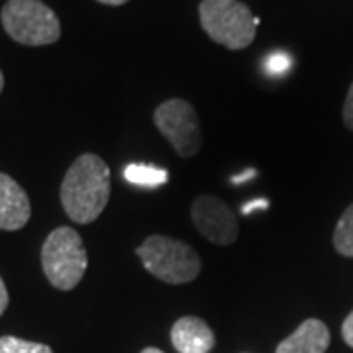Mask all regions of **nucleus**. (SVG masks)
<instances>
[{
  "instance_id": "14",
  "label": "nucleus",
  "mask_w": 353,
  "mask_h": 353,
  "mask_svg": "<svg viewBox=\"0 0 353 353\" xmlns=\"http://www.w3.org/2000/svg\"><path fill=\"white\" fill-rule=\"evenodd\" d=\"M290 63H292V61H290L289 53H285V51H275V53H271V55L265 59V71H267L269 75L281 77L289 71Z\"/></svg>"
},
{
  "instance_id": "4",
  "label": "nucleus",
  "mask_w": 353,
  "mask_h": 353,
  "mask_svg": "<svg viewBox=\"0 0 353 353\" xmlns=\"http://www.w3.org/2000/svg\"><path fill=\"white\" fill-rule=\"evenodd\" d=\"M199 14L202 30L228 50H245L255 39L259 20L240 0H202Z\"/></svg>"
},
{
  "instance_id": "15",
  "label": "nucleus",
  "mask_w": 353,
  "mask_h": 353,
  "mask_svg": "<svg viewBox=\"0 0 353 353\" xmlns=\"http://www.w3.org/2000/svg\"><path fill=\"white\" fill-rule=\"evenodd\" d=\"M343 122L350 130H353V83L350 87V92H347L345 104H343Z\"/></svg>"
},
{
  "instance_id": "21",
  "label": "nucleus",
  "mask_w": 353,
  "mask_h": 353,
  "mask_svg": "<svg viewBox=\"0 0 353 353\" xmlns=\"http://www.w3.org/2000/svg\"><path fill=\"white\" fill-rule=\"evenodd\" d=\"M141 353H163V352H161V350H157V347H145Z\"/></svg>"
},
{
  "instance_id": "20",
  "label": "nucleus",
  "mask_w": 353,
  "mask_h": 353,
  "mask_svg": "<svg viewBox=\"0 0 353 353\" xmlns=\"http://www.w3.org/2000/svg\"><path fill=\"white\" fill-rule=\"evenodd\" d=\"M252 175H253V171H245V173H243V175H241V176H234L232 181H234V183H241V181L250 179V176H252Z\"/></svg>"
},
{
  "instance_id": "5",
  "label": "nucleus",
  "mask_w": 353,
  "mask_h": 353,
  "mask_svg": "<svg viewBox=\"0 0 353 353\" xmlns=\"http://www.w3.org/2000/svg\"><path fill=\"white\" fill-rule=\"evenodd\" d=\"M0 18L6 34L22 46H50L61 36L57 16L41 0H8Z\"/></svg>"
},
{
  "instance_id": "18",
  "label": "nucleus",
  "mask_w": 353,
  "mask_h": 353,
  "mask_svg": "<svg viewBox=\"0 0 353 353\" xmlns=\"http://www.w3.org/2000/svg\"><path fill=\"white\" fill-rule=\"evenodd\" d=\"M255 208H267V201H263V199H259V201H253V202H248L243 208H241V212L243 214H250V212H253Z\"/></svg>"
},
{
  "instance_id": "8",
  "label": "nucleus",
  "mask_w": 353,
  "mask_h": 353,
  "mask_svg": "<svg viewBox=\"0 0 353 353\" xmlns=\"http://www.w3.org/2000/svg\"><path fill=\"white\" fill-rule=\"evenodd\" d=\"M32 214L26 190L10 175L0 173V230L14 232L28 224Z\"/></svg>"
},
{
  "instance_id": "10",
  "label": "nucleus",
  "mask_w": 353,
  "mask_h": 353,
  "mask_svg": "<svg viewBox=\"0 0 353 353\" xmlns=\"http://www.w3.org/2000/svg\"><path fill=\"white\" fill-rule=\"evenodd\" d=\"M330 345V330L322 320L308 318L299 328L281 341L277 353H326Z\"/></svg>"
},
{
  "instance_id": "11",
  "label": "nucleus",
  "mask_w": 353,
  "mask_h": 353,
  "mask_svg": "<svg viewBox=\"0 0 353 353\" xmlns=\"http://www.w3.org/2000/svg\"><path fill=\"white\" fill-rule=\"evenodd\" d=\"M124 179L128 183L136 185V187H145V189H153V187H159L165 185L169 181L167 171L161 167H155V165H145V163H130L124 169Z\"/></svg>"
},
{
  "instance_id": "13",
  "label": "nucleus",
  "mask_w": 353,
  "mask_h": 353,
  "mask_svg": "<svg viewBox=\"0 0 353 353\" xmlns=\"http://www.w3.org/2000/svg\"><path fill=\"white\" fill-rule=\"evenodd\" d=\"M0 353H53L50 345L36 343V341H26L14 336L0 338Z\"/></svg>"
},
{
  "instance_id": "17",
  "label": "nucleus",
  "mask_w": 353,
  "mask_h": 353,
  "mask_svg": "<svg viewBox=\"0 0 353 353\" xmlns=\"http://www.w3.org/2000/svg\"><path fill=\"white\" fill-rule=\"evenodd\" d=\"M8 290H6V285H4V281L0 277V316L4 314V310L8 308Z\"/></svg>"
},
{
  "instance_id": "1",
  "label": "nucleus",
  "mask_w": 353,
  "mask_h": 353,
  "mask_svg": "<svg viewBox=\"0 0 353 353\" xmlns=\"http://www.w3.org/2000/svg\"><path fill=\"white\" fill-rule=\"evenodd\" d=\"M110 199V169L94 153H85L69 167L61 183V204L77 224L94 222Z\"/></svg>"
},
{
  "instance_id": "3",
  "label": "nucleus",
  "mask_w": 353,
  "mask_h": 353,
  "mask_svg": "<svg viewBox=\"0 0 353 353\" xmlns=\"http://www.w3.org/2000/svg\"><path fill=\"white\" fill-rule=\"evenodd\" d=\"M41 267L55 289L71 290L83 281L88 255L83 238L73 228H57L46 238L41 248Z\"/></svg>"
},
{
  "instance_id": "9",
  "label": "nucleus",
  "mask_w": 353,
  "mask_h": 353,
  "mask_svg": "<svg viewBox=\"0 0 353 353\" xmlns=\"http://www.w3.org/2000/svg\"><path fill=\"white\" fill-rule=\"evenodd\" d=\"M171 341L179 353H208L214 347V334L196 316L179 318L171 330Z\"/></svg>"
},
{
  "instance_id": "19",
  "label": "nucleus",
  "mask_w": 353,
  "mask_h": 353,
  "mask_svg": "<svg viewBox=\"0 0 353 353\" xmlns=\"http://www.w3.org/2000/svg\"><path fill=\"white\" fill-rule=\"evenodd\" d=\"M97 2H101V4H108V6H122V4H126L128 0H97Z\"/></svg>"
},
{
  "instance_id": "22",
  "label": "nucleus",
  "mask_w": 353,
  "mask_h": 353,
  "mask_svg": "<svg viewBox=\"0 0 353 353\" xmlns=\"http://www.w3.org/2000/svg\"><path fill=\"white\" fill-rule=\"evenodd\" d=\"M2 88H4V77H2V71H0V92H2Z\"/></svg>"
},
{
  "instance_id": "2",
  "label": "nucleus",
  "mask_w": 353,
  "mask_h": 353,
  "mask_svg": "<svg viewBox=\"0 0 353 353\" xmlns=\"http://www.w3.org/2000/svg\"><path fill=\"white\" fill-rule=\"evenodd\" d=\"M136 253L148 273L169 285L190 283L199 277L202 269L199 253L189 243L159 234L145 238Z\"/></svg>"
},
{
  "instance_id": "16",
  "label": "nucleus",
  "mask_w": 353,
  "mask_h": 353,
  "mask_svg": "<svg viewBox=\"0 0 353 353\" xmlns=\"http://www.w3.org/2000/svg\"><path fill=\"white\" fill-rule=\"evenodd\" d=\"M341 336H343V341L350 347H353V312L343 320V324H341Z\"/></svg>"
},
{
  "instance_id": "12",
  "label": "nucleus",
  "mask_w": 353,
  "mask_h": 353,
  "mask_svg": "<svg viewBox=\"0 0 353 353\" xmlns=\"http://www.w3.org/2000/svg\"><path fill=\"white\" fill-rule=\"evenodd\" d=\"M334 248L343 257H353V204L345 208L334 232Z\"/></svg>"
},
{
  "instance_id": "6",
  "label": "nucleus",
  "mask_w": 353,
  "mask_h": 353,
  "mask_svg": "<svg viewBox=\"0 0 353 353\" xmlns=\"http://www.w3.org/2000/svg\"><path fill=\"white\" fill-rule=\"evenodd\" d=\"M153 122L181 157H192L201 152V126L190 102L183 99L161 102L153 112Z\"/></svg>"
},
{
  "instance_id": "7",
  "label": "nucleus",
  "mask_w": 353,
  "mask_h": 353,
  "mask_svg": "<svg viewBox=\"0 0 353 353\" xmlns=\"http://www.w3.org/2000/svg\"><path fill=\"white\" fill-rule=\"evenodd\" d=\"M192 224L208 241L216 245H230L238 240L240 228L226 202L212 194H202L190 208Z\"/></svg>"
}]
</instances>
